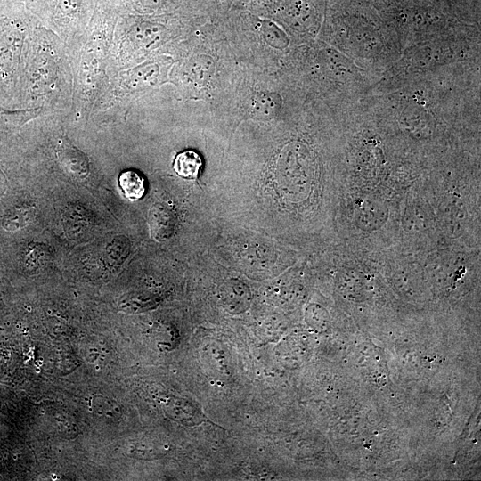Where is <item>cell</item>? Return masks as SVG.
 <instances>
[{"instance_id": "7a4b0ae2", "label": "cell", "mask_w": 481, "mask_h": 481, "mask_svg": "<svg viewBox=\"0 0 481 481\" xmlns=\"http://www.w3.org/2000/svg\"><path fill=\"white\" fill-rule=\"evenodd\" d=\"M201 166L202 159L200 154L188 150L176 155L173 167L179 176L193 180L198 177Z\"/></svg>"}, {"instance_id": "6da1fadb", "label": "cell", "mask_w": 481, "mask_h": 481, "mask_svg": "<svg viewBox=\"0 0 481 481\" xmlns=\"http://www.w3.org/2000/svg\"><path fill=\"white\" fill-rule=\"evenodd\" d=\"M388 211L379 201L365 200L357 206L355 211V223L363 232H374L387 221Z\"/></svg>"}, {"instance_id": "3957f363", "label": "cell", "mask_w": 481, "mask_h": 481, "mask_svg": "<svg viewBox=\"0 0 481 481\" xmlns=\"http://www.w3.org/2000/svg\"><path fill=\"white\" fill-rule=\"evenodd\" d=\"M118 184L126 198L132 201L141 199L145 192L144 178L134 170L123 171L118 176Z\"/></svg>"}, {"instance_id": "5b68a950", "label": "cell", "mask_w": 481, "mask_h": 481, "mask_svg": "<svg viewBox=\"0 0 481 481\" xmlns=\"http://www.w3.org/2000/svg\"><path fill=\"white\" fill-rule=\"evenodd\" d=\"M422 210L417 211L414 208L409 210L405 214V225L410 228V230L420 231L425 227V217L422 216Z\"/></svg>"}, {"instance_id": "277c9868", "label": "cell", "mask_w": 481, "mask_h": 481, "mask_svg": "<svg viewBox=\"0 0 481 481\" xmlns=\"http://www.w3.org/2000/svg\"><path fill=\"white\" fill-rule=\"evenodd\" d=\"M93 408L95 413L105 420L118 419L120 413L119 407L114 401L102 396L94 399Z\"/></svg>"}]
</instances>
